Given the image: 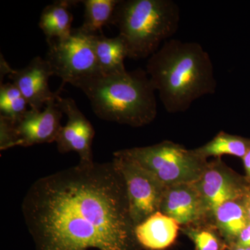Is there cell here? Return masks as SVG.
<instances>
[{"instance_id": "1", "label": "cell", "mask_w": 250, "mask_h": 250, "mask_svg": "<svg viewBox=\"0 0 250 250\" xmlns=\"http://www.w3.org/2000/svg\"><path fill=\"white\" fill-rule=\"evenodd\" d=\"M22 212L36 250H139L114 163L82 164L36 180Z\"/></svg>"}, {"instance_id": "2", "label": "cell", "mask_w": 250, "mask_h": 250, "mask_svg": "<svg viewBox=\"0 0 250 250\" xmlns=\"http://www.w3.org/2000/svg\"><path fill=\"white\" fill-rule=\"evenodd\" d=\"M146 72L168 113L187 111L194 102L216 91L213 62L197 42L166 41L148 59Z\"/></svg>"}, {"instance_id": "3", "label": "cell", "mask_w": 250, "mask_h": 250, "mask_svg": "<svg viewBox=\"0 0 250 250\" xmlns=\"http://www.w3.org/2000/svg\"><path fill=\"white\" fill-rule=\"evenodd\" d=\"M73 85L85 93L95 114L104 121L140 127L152 123L157 115L155 88L141 69L100 74Z\"/></svg>"}, {"instance_id": "4", "label": "cell", "mask_w": 250, "mask_h": 250, "mask_svg": "<svg viewBox=\"0 0 250 250\" xmlns=\"http://www.w3.org/2000/svg\"><path fill=\"white\" fill-rule=\"evenodd\" d=\"M180 9L173 0H120L114 24L126 42L128 58H149L178 30Z\"/></svg>"}, {"instance_id": "5", "label": "cell", "mask_w": 250, "mask_h": 250, "mask_svg": "<svg viewBox=\"0 0 250 250\" xmlns=\"http://www.w3.org/2000/svg\"><path fill=\"white\" fill-rule=\"evenodd\" d=\"M113 156L127 158L149 170L166 187L194 183L200 179L208 161L182 145L164 141L146 147L121 149Z\"/></svg>"}, {"instance_id": "6", "label": "cell", "mask_w": 250, "mask_h": 250, "mask_svg": "<svg viewBox=\"0 0 250 250\" xmlns=\"http://www.w3.org/2000/svg\"><path fill=\"white\" fill-rule=\"evenodd\" d=\"M93 35L77 28L72 29L66 39L47 41L49 48L45 59L54 76L62 79L59 90L66 83L73 85L79 81L102 74L94 50Z\"/></svg>"}, {"instance_id": "7", "label": "cell", "mask_w": 250, "mask_h": 250, "mask_svg": "<svg viewBox=\"0 0 250 250\" xmlns=\"http://www.w3.org/2000/svg\"><path fill=\"white\" fill-rule=\"evenodd\" d=\"M113 162L124 179L130 218L136 228L159 211L166 187L136 161L114 156Z\"/></svg>"}, {"instance_id": "8", "label": "cell", "mask_w": 250, "mask_h": 250, "mask_svg": "<svg viewBox=\"0 0 250 250\" xmlns=\"http://www.w3.org/2000/svg\"><path fill=\"white\" fill-rule=\"evenodd\" d=\"M194 184L201 197L207 224H210L219 206L243 199L250 190L246 176L231 170L220 158L208 162L201 177Z\"/></svg>"}, {"instance_id": "9", "label": "cell", "mask_w": 250, "mask_h": 250, "mask_svg": "<svg viewBox=\"0 0 250 250\" xmlns=\"http://www.w3.org/2000/svg\"><path fill=\"white\" fill-rule=\"evenodd\" d=\"M59 109L67 117L66 125L62 126L56 140L57 149L62 154L75 152L80 156V164H93V141L95 131L76 103L70 98H57Z\"/></svg>"}, {"instance_id": "10", "label": "cell", "mask_w": 250, "mask_h": 250, "mask_svg": "<svg viewBox=\"0 0 250 250\" xmlns=\"http://www.w3.org/2000/svg\"><path fill=\"white\" fill-rule=\"evenodd\" d=\"M56 100L46 104L43 111L30 108L16 123V147L56 142L62 126L61 124L62 112Z\"/></svg>"}, {"instance_id": "11", "label": "cell", "mask_w": 250, "mask_h": 250, "mask_svg": "<svg viewBox=\"0 0 250 250\" xmlns=\"http://www.w3.org/2000/svg\"><path fill=\"white\" fill-rule=\"evenodd\" d=\"M54 73L49 62L39 57L33 59L24 68L13 69L8 75L22 93L31 109L38 111H41L51 100H57L62 91H51L48 82Z\"/></svg>"}, {"instance_id": "12", "label": "cell", "mask_w": 250, "mask_h": 250, "mask_svg": "<svg viewBox=\"0 0 250 250\" xmlns=\"http://www.w3.org/2000/svg\"><path fill=\"white\" fill-rule=\"evenodd\" d=\"M159 211L183 227L207 224L200 193L194 183L166 187Z\"/></svg>"}, {"instance_id": "13", "label": "cell", "mask_w": 250, "mask_h": 250, "mask_svg": "<svg viewBox=\"0 0 250 250\" xmlns=\"http://www.w3.org/2000/svg\"><path fill=\"white\" fill-rule=\"evenodd\" d=\"M180 225L174 219L160 211L146 219L134 228L139 246L148 250H163L177 239Z\"/></svg>"}, {"instance_id": "14", "label": "cell", "mask_w": 250, "mask_h": 250, "mask_svg": "<svg viewBox=\"0 0 250 250\" xmlns=\"http://www.w3.org/2000/svg\"><path fill=\"white\" fill-rule=\"evenodd\" d=\"M93 45L99 68L103 75L126 72L125 59L128 58L127 46L121 35L107 38L103 34H94Z\"/></svg>"}, {"instance_id": "15", "label": "cell", "mask_w": 250, "mask_h": 250, "mask_svg": "<svg viewBox=\"0 0 250 250\" xmlns=\"http://www.w3.org/2000/svg\"><path fill=\"white\" fill-rule=\"evenodd\" d=\"M243 198L225 202L219 206L210 221V225L218 230L228 246L236 243L242 230L250 223Z\"/></svg>"}, {"instance_id": "16", "label": "cell", "mask_w": 250, "mask_h": 250, "mask_svg": "<svg viewBox=\"0 0 250 250\" xmlns=\"http://www.w3.org/2000/svg\"><path fill=\"white\" fill-rule=\"evenodd\" d=\"M79 1L59 0L47 5L41 14L39 27L47 41L66 39L72 34L73 16L70 7Z\"/></svg>"}, {"instance_id": "17", "label": "cell", "mask_w": 250, "mask_h": 250, "mask_svg": "<svg viewBox=\"0 0 250 250\" xmlns=\"http://www.w3.org/2000/svg\"><path fill=\"white\" fill-rule=\"evenodd\" d=\"M250 148V139L220 131L216 136L194 152L202 159L220 158L223 155L234 156L243 159Z\"/></svg>"}, {"instance_id": "18", "label": "cell", "mask_w": 250, "mask_h": 250, "mask_svg": "<svg viewBox=\"0 0 250 250\" xmlns=\"http://www.w3.org/2000/svg\"><path fill=\"white\" fill-rule=\"evenodd\" d=\"M120 0H83L84 21L79 29L87 34H101L104 26L111 24L113 14Z\"/></svg>"}, {"instance_id": "19", "label": "cell", "mask_w": 250, "mask_h": 250, "mask_svg": "<svg viewBox=\"0 0 250 250\" xmlns=\"http://www.w3.org/2000/svg\"><path fill=\"white\" fill-rule=\"evenodd\" d=\"M27 100L13 83H1L0 116L18 123L28 111Z\"/></svg>"}, {"instance_id": "20", "label": "cell", "mask_w": 250, "mask_h": 250, "mask_svg": "<svg viewBox=\"0 0 250 250\" xmlns=\"http://www.w3.org/2000/svg\"><path fill=\"white\" fill-rule=\"evenodd\" d=\"M182 231L193 242L196 250H228V245L213 225L183 227Z\"/></svg>"}, {"instance_id": "21", "label": "cell", "mask_w": 250, "mask_h": 250, "mask_svg": "<svg viewBox=\"0 0 250 250\" xmlns=\"http://www.w3.org/2000/svg\"><path fill=\"white\" fill-rule=\"evenodd\" d=\"M16 124L4 116H0V149L6 150L16 147Z\"/></svg>"}, {"instance_id": "22", "label": "cell", "mask_w": 250, "mask_h": 250, "mask_svg": "<svg viewBox=\"0 0 250 250\" xmlns=\"http://www.w3.org/2000/svg\"><path fill=\"white\" fill-rule=\"evenodd\" d=\"M234 244L241 246L250 247V223H248L246 228L242 230Z\"/></svg>"}, {"instance_id": "23", "label": "cell", "mask_w": 250, "mask_h": 250, "mask_svg": "<svg viewBox=\"0 0 250 250\" xmlns=\"http://www.w3.org/2000/svg\"><path fill=\"white\" fill-rule=\"evenodd\" d=\"M242 160H243V166L246 170V177L250 184V148L248 149L246 155L243 156Z\"/></svg>"}, {"instance_id": "24", "label": "cell", "mask_w": 250, "mask_h": 250, "mask_svg": "<svg viewBox=\"0 0 250 250\" xmlns=\"http://www.w3.org/2000/svg\"><path fill=\"white\" fill-rule=\"evenodd\" d=\"M1 77H4V75H9L11 73V70H13L9 66L8 62L5 61L4 57L1 54Z\"/></svg>"}, {"instance_id": "25", "label": "cell", "mask_w": 250, "mask_h": 250, "mask_svg": "<svg viewBox=\"0 0 250 250\" xmlns=\"http://www.w3.org/2000/svg\"><path fill=\"white\" fill-rule=\"evenodd\" d=\"M243 204H244L247 215L250 223V190L243 198Z\"/></svg>"}, {"instance_id": "26", "label": "cell", "mask_w": 250, "mask_h": 250, "mask_svg": "<svg viewBox=\"0 0 250 250\" xmlns=\"http://www.w3.org/2000/svg\"><path fill=\"white\" fill-rule=\"evenodd\" d=\"M227 250H250V247L238 246V245H230Z\"/></svg>"}]
</instances>
